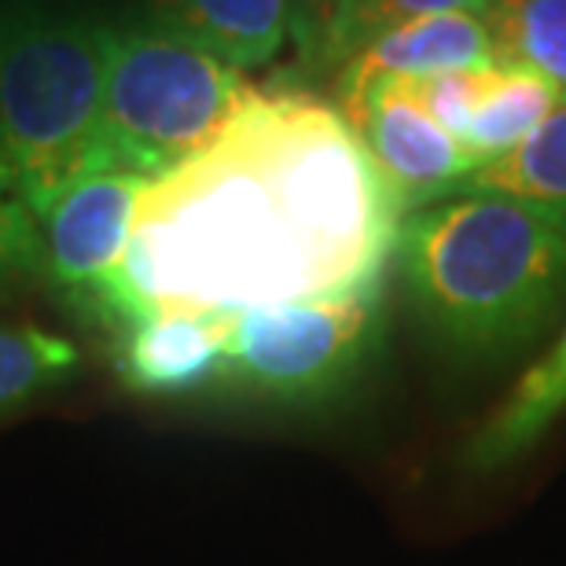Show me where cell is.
Segmentation results:
<instances>
[{
    "instance_id": "obj_1",
    "label": "cell",
    "mask_w": 566,
    "mask_h": 566,
    "mask_svg": "<svg viewBox=\"0 0 566 566\" xmlns=\"http://www.w3.org/2000/svg\"><path fill=\"white\" fill-rule=\"evenodd\" d=\"M401 210L343 111L262 93L144 188L118 273L85 298L107 332L147 313H243L382 283Z\"/></svg>"
},
{
    "instance_id": "obj_2",
    "label": "cell",
    "mask_w": 566,
    "mask_h": 566,
    "mask_svg": "<svg viewBox=\"0 0 566 566\" xmlns=\"http://www.w3.org/2000/svg\"><path fill=\"white\" fill-rule=\"evenodd\" d=\"M412 310L449 354L526 349L566 302V218L507 196H449L401 218L394 240Z\"/></svg>"
},
{
    "instance_id": "obj_3",
    "label": "cell",
    "mask_w": 566,
    "mask_h": 566,
    "mask_svg": "<svg viewBox=\"0 0 566 566\" xmlns=\"http://www.w3.org/2000/svg\"><path fill=\"white\" fill-rule=\"evenodd\" d=\"M107 27L44 0H0V151L44 221L96 166Z\"/></svg>"
},
{
    "instance_id": "obj_4",
    "label": "cell",
    "mask_w": 566,
    "mask_h": 566,
    "mask_svg": "<svg viewBox=\"0 0 566 566\" xmlns=\"http://www.w3.org/2000/svg\"><path fill=\"white\" fill-rule=\"evenodd\" d=\"M258 85L174 22L107 27L96 166L169 174L229 126Z\"/></svg>"
},
{
    "instance_id": "obj_5",
    "label": "cell",
    "mask_w": 566,
    "mask_h": 566,
    "mask_svg": "<svg viewBox=\"0 0 566 566\" xmlns=\"http://www.w3.org/2000/svg\"><path fill=\"white\" fill-rule=\"evenodd\" d=\"M382 283L224 316L221 387L273 405H316L343 390L379 335Z\"/></svg>"
},
{
    "instance_id": "obj_6",
    "label": "cell",
    "mask_w": 566,
    "mask_h": 566,
    "mask_svg": "<svg viewBox=\"0 0 566 566\" xmlns=\"http://www.w3.org/2000/svg\"><path fill=\"white\" fill-rule=\"evenodd\" d=\"M338 111L376 163L401 218L452 196L463 177L482 169L468 147L430 118L401 77L338 85Z\"/></svg>"
},
{
    "instance_id": "obj_7",
    "label": "cell",
    "mask_w": 566,
    "mask_h": 566,
    "mask_svg": "<svg viewBox=\"0 0 566 566\" xmlns=\"http://www.w3.org/2000/svg\"><path fill=\"white\" fill-rule=\"evenodd\" d=\"M147 177L122 166H93L55 199L44 232V276L66 287L77 302L118 273L129 251L133 221Z\"/></svg>"
},
{
    "instance_id": "obj_8",
    "label": "cell",
    "mask_w": 566,
    "mask_h": 566,
    "mask_svg": "<svg viewBox=\"0 0 566 566\" xmlns=\"http://www.w3.org/2000/svg\"><path fill=\"white\" fill-rule=\"evenodd\" d=\"M224 316L169 310L122 324L111 332L122 382L147 398H188L221 387Z\"/></svg>"
},
{
    "instance_id": "obj_9",
    "label": "cell",
    "mask_w": 566,
    "mask_h": 566,
    "mask_svg": "<svg viewBox=\"0 0 566 566\" xmlns=\"http://www.w3.org/2000/svg\"><path fill=\"white\" fill-rule=\"evenodd\" d=\"M479 66H496L490 22L479 11H446L376 38L343 66L338 85H357L368 77H430Z\"/></svg>"
},
{
    "instance_id": "obj_10",
    "label": "cell",
    "mask_w": 566,
    "mask_h": 566,
    "mask_svg": "<svg viewBox=\"0 0 566 566\" xmlns=\"http://www.w3.org/2000/svg\"><path fill=\"white\" fill-rule=\"evenodd\" d=\"M566 416V324L545 354L530 365L507 398L485 416L463 446V463L474 474H493L512 468L534 452L552 427Z\"/></svg>"
},
{
    "instance_id": "obj_11",
    "label": "cell",
    "mask_w": 566,
    "mask_h": 566,
    "mask_svg": "<svg viewBox=\"0 0 566 566\" xmlns=\"http://www.w3.org/2000/svg\"><path fill=\"white\" fill-rule=\"evenodd\" d=\"M163 4L169 11L166 22L240 71L273 60L291 30L287 0H163Z\"/></svg>"
},
{
    "instance_id": "obj_12",
    "label": "cell",
    "mask_w": 566,
    "mask_h": 566,
    "mask_svg": "<svg viewBox=\"0 0 566 566\" xmlns=\"http://www.w3.org/2000/svg\"><path fill=\"white\" fill-rule=\"evenodd\" d=\"M452 196H507L566 218V99L515 151L463 177Z\"/></svg>"
},
{
    "instance_id": "obj_13",
    "label": "cell",
    "mask_w": 566,
    "mask_h": 566,
    "mask_svg": "<svg viewBox=\"0 0 566 566\" xmlns=\"http://www.w3.org/2000/svg\"><path fill=\"white\" fill-rule=\"evenodd\" d=\"M556 104L559 93L545 77L515 71V66H493L479 104H474L468 133H463V147L482 166H490L507 151H515L556 111Z\"/></svg>"
},
{
    "instance_id": "obj_14",
    "label": "cell",
    "mask_w": 566,
    "mask_h": 566,
    "mask_svg": "<svg viewBox=\"0 0 566 566\" xmlns=\"http://www.w3.org/2000/svg\"><path fill=\"white\" fill-rule=\"evenodd\" d=\"M485 22L496 66L545 77L566 99V0H496Z\"/></svg>"
},
{
    "instance_id": "obj_15",
    "label": "cell",
    "mask_w": 566,
    "mask_h": 566,
    "mask_svg": "<svg viewBox=\"0 0 566 566\" xmlns=\"http://www.w3.org/2000/svg\"><path fill=\"white\" fill-rule=\"evenodd\" d=\"M82 371V349L44 327L0 324V416L66 387Z\"/></svg>"
},
{
    "instance_id": "obj_16",
    "label": "cell",
    "mask_w": 566,
    "mask_h": 566,
    "mask_svg": "<svg viewBox=\"0 0 566 566\" xmlns=\"http://www.w3.org/2000/svg\"><path fill=\"white\" fill-rule=\"evenodd\" d=\"M496 0H332L321 22V63L346 66L382 33L405 22L446 15V11H479L485 15Z\"/></svg>"
},
{
    "instance_id": "obj_17",
    "label": "cell",
    "mask_w": 566,
    "mask_h": 566,
    "mask_svg": "<svg viewBox=\"0 0 566 566\" xmlns=\"http://www.w3.org/2000/svg\"><path fill=\"white\" fill-rule=\"evenodd\" d=\"M44 276V232L0 151V298Z\"/></svg>"
}]
</instances>
